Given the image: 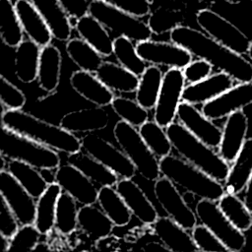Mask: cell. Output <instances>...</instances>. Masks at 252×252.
<instances>
[{"instance_id": "30bf717a", "label": "cell", "mask_w": 252, "mask_h": 252, "mask_svg": "<svg viewBox=\"0 0 252 252\" xmlns=\"http://www.w3.org/2000/svg\"><path fill=\"white\" fill-rule=\"evenodd\" d=\"M185 82L182 69L169 68L163 74L160 91L154 108V119L163 128H166L177 117Z\"/></svg>"}, {"instance_id": "816d5d0a", "label": "cell", "mask_w": 252, "mask_h": 252, "mask_svg": "<svg viewBox=\"0 0 252 252\" xmlns=\"http://www.w3.org/2000/svg\"><path fill=\"white\" fill-rule=\"evenodd\" d=\"M69 16L81 18L89 13L92 0H59Z\"/></svg>"}, {"instance_id": "4316f807", "label": "cell", "mask_w": 252, "mask_h": 252, "mask_svg": "<svg viewBox=\"0 0 252 252\" xmlns=\"http://www.w3.org/2000/svg\"><path fill=\"white\" fill-rule=\"evenodd\" d=\"M76 31L80 37L91 44L103 57L113 54V38L108 30L94 16L86 14L79 18L76 25Z\"/></svg>"}, {"instance_id": "d4e9b609", "label": "cell", "mask_w": 252, "mask_h": 252, "mask_svg": "<svg viewBox=\"0 0 252 252\" xmlns=\"http://www.w3.org/2000/svg\"><path fill=\"white\" fill-rule=\"evenodd\" d=\"M114 223L105 213L94 205H82L78 213V228L93 241L107 238L113 231Z\"/></svg>"}, {"instance_id": "4dcf8cb0", "label": "cell", "mask_w": 252, "mask_h": 252, "mask_svg": "<svg viewBox=\"0 0 252 252\" xmlns=\"http://www.w3.org/2000/svg\"><path fill=\"white\" fill-rule=\"evenodd\" d=\"M252 174V138L245 140L237 157L229 167L224 181L225 192L238 194L243 189Z\"/></svg>"}, {"instance_id": "7402d4cb", "label": "cell", "mask_w": 252, "mask_h": 252, "mask_svg": "<svg viewBox=\"0 0 252 252\" xmlns=\"http://www.w3.org/2000/svg\"><path fill=\"white\" fill-rule=\"evenodd\" d=\"M70 85L77 94L96 106L109 105L115 97L113 91L107 88L94 73L81 69L71 75Z\"/></svg>"}, {"instance_id": "ba28073f", "label": "cell", "mask_w": 252, "mask_h": 252, "mask_svg": "<svg viewBox=\"0 0 252 252\" xmlns=\"http://www.w3.org/2000/svg\"><path fill=\"white\" fill-rule=\"evenodd\" d=\"M195 213L202 224L207 226L228 249L241 251L246 245L244 232L235 227L220 209L217 201L200 199L195 207Z\"/></svg>"}, {"instance_id": "e575fe53", "label": "cell", "mask_w": 252, "mask_h": 252, "mask_svg": "<svg viewBox=\"0 0 252 252\" xmlns=\"http://www.w3.org/2000/svg\"><path fill=\"white\" fill-rule=\"evenodd\" d=\"M6 169L35 199L39 198L48 187L39 169L27 162L18 159H8Z\"/></svg>"}, {"instance_id": "7dc6e473", "label": "cell", "mask_w": 252, "mask_h": 252, "mask_svg": "<svg viewBox=\"0 0 252 252\" xmlns=\"http://www.w3.org/2000/svg\"><path fill=\"white\" fill-rule=\"evenodd\" d=\"M0 100L1 105L6 109H22L27 101L25 94L6 79L0 76Z\"/></svg>"}, {"instance_id": "ee69618b", "label": "cell", "mask_w": 252, "mask_h": 252, "mask_svg": "<svg viewBox=\"0 0 252 252\" xmlns=\"http://www.w3.org/2000/svg\"><path fill=\"white\" fill-rule=\"evenodd\" d=\"M182 22L183 16L181 12L160 6L150 13L147 23L153 33L163 34L170 32L180 26Z\"/></svg>"}, {"instance_id": "60d3db41", "label": "cell", "mask_w": 252, "mask_h": 252, "mask_svg": "<svg viewBox=\"0 0 252 252\" xmlns=\"http://www.w3.org/2000/svg\"><path fill=\"white\" fill-rule=\"evenodd\" d=\"M162 126L154 121H146L139 127V133L153 154L159 159L170 155L172 144Z\"/></svg>"}, {"instance_id": "f907efd6", "label": "cell", "mask_w": 252, "mask_h": 252, "mask_svg": "<svg viewBox=\"0 0 252 252\" xmlns=\"http://www.w3.org/2000/svg\"><path fill=\"white\" fill-rule=\"evenodd\" d=\"M19 224L16 216L4 198L0 197V234L10 239L19 229Z\"/></svg>"}, {"instance_id": "277c9868", "label": "cell", "mask_w": 252, "mask_h": 252, "mask_svg": "<svg viewBox=\"0 0 252 252\" xmlns=\"http://www.w3.org/2000/svg\"><path fill=\"white\" fill-rule=\"evenodd\" d=\"M159 169L162 176L200 199L218 202L225 193L221 182L182 158L168 155L159 158Z\"/></svg>"}, {"instance_id": "83f0119b", "label": "cell", "mask_w": 252, "mask_h": 252, "mask_svg": "<svg viewBox=\"0 0 252 252\" xmlns=\"http://www.w3.org/2000/svg\"><path fill=\"white\" fill-rule=\"evenodd\" d=\"M67 162L81 170L89 179L99 187L115 186L119 180L118 175L114 171L83 150L74 154H69Z\"/></svg>"}, {"instance_id": "d590c367", "label": "cell", "mask_w": 252, "mask_h": 252, "mask_svg": "<svg viewBox=\"0 0 252 252\" xmlns=\"http://www.w3.org/2000/svg\"><path fill=\"white\" fill-rule=\"evenodd\" d=\"M163 73L157 65L148 66L139 78V85L135 92L136 100L148 110L154 109L162 83Z\"/></svg>"}, {"instance_id": "c3c4849f", "label": "cell", "mask_w": 252, "mask_h": 252, "mask_svg": "<svg viewBox=\"0 0 252 252\" xmlns=\"http://www.w3.org/2000/svg\"><path fill=\"white\" fill-rule=\"evenodd\" d=\"M139 18L150 15L153 0H99Z\"/></svg>"}, {"instance_id": "1f68e13d", "label": "cell", "mask_w": 252, "mask_h": 252, "mask_svg": "<svg viewBox=\"0 0 252 252\" xmlns=\"http://www.w3.org/2000/svg\"><path fill=\"white\" fill-rule=\"evenodd\" d=\"M94 74L113 92L135 93L139 85V76L120 64L109 61H104Z\"/></svg>"}, {"instance_id": "8d00e7d4", "label": "cell", "mask_w": 252, "mask_h": 252, "mask_svg": "<svg viewBox=\"0 0 252 252\" xmlns=\"http://www.w3.org/2000/svg\"><path fill=\"white\" fill-rule=\"evenodd\" d=\"M66 52L79 69L87 72L95 73L104 62L103 56L82 37L70 38L66 43Z\"/></svg>"}, {"instance_id": "4fadbf2b", "label": "cell", "mask_w": 252, "mask_h": 252, "mask_svg": "<svg viewBox=\"0 0 252 252\" xmlns=\"http://www.w3.org/2000/svg\"><path fill=\"white\" fill-rule=\"evenodd\" d=\"M0 194L21 225L34 223L36 202L7 170H0Z\"/></svg>"}, {"instance_id": "681fc988", "label": "cell", "mask_w": 252, "mask_h": 252, "mask_svg": "<svg viewBox=\"0 0 252 252\" xmlns=\"http://www.w3.org/2000/svg\"><path fill=\"white\" fill-rule=\"evenodd\" d=\"M213 65L204 59L198 58L197 60H192L186 67L182 69L186 82L189 84L200 82L210 75H212Z\"/></svg>"}, {"instance_id": "7c38bea8", "label": "cell", "mask_w": 252, "mask_h": 252, "mask_svg": "<svg viewBox=\"0 0 252 252\" xmlns=\"http://www.w3.org/2000/svg\"><path fill=\"white\" fill-rule=\"evenodd\" d=\"M155 196L160 207L174 221L187 230H192L197 224L196 213L188 206L176 185L162 176L155 181Z\"/></svg>"}, {"instance_id": "ffe728a7", "label": "cell", "mask_w": 252, "mask_h": 252, "mask_svg": "<svg viewBox=\"0 0 252 252\" xmlns=\"http://www.w3.org/2000/svg\"><path fill=\"white\" fill-rule=\"evenodd\" d=\"M234 81L230 75L220 71L200 82L185 86L182 100L194 105L204 104L230 89Z\"/></svg>"}, {"instance_id": "f35d334b", "label": "cell", "mask_w": 252, "mask_h": 252, "mask_svg": "<svg viewBox=\"0 0 252 252\" xmlns=\"http://www.w3.org/2000/svg\"><path fill=\"white\" fill-rule=\"evenodd\" d=\"M218 205L229 221L241 231H247L252 226V213L237 194L225 192L218 201Z\"/></svg>"}, {"instance_id": "7a4b0ae2", "label": "cell", "mask_w": 252, "mask_h": 252, "mask_svg": "<svg viewBox=\"0 0 252 252\" xmlns=\"http://www.w3.org/2000/svg\"><path fill=\"white\" fill-rule=\"evenodd\" d=\"M1 125L53 150L74 154L82 150L81 139L60 125L43 121L21 109H5Z\"/></svg>"}, {"instance_id": "91938a15", "label": "cell", "mask_w": 252, "mask_h": 252, "mask_svg": "<svg viewBox=\"0 0 252 252\" xmlns=\"http://www.w3.org/2000/svg\"><path fill=\"white\" fill-rule=\"evenodd\" d=\"M251 1H252V0H251Z\"/></svg>"}, {"instance_id": "7bdbcfd3", "label": "cell", "mask_w": 252, "mask_h": 252, "mask_svg": "<svg viewBox=\"0 0 252 252\" xmlns=\"http://www.w3.org/2000/svg\"><path fill=\"white\" fill-rule=\"evenodd\" d=\"M110 105L121 120L126 121L134 127L139 128L142 124L148 121V109L143 107L136 99L115 96Z\"/></svg>"}, {"instance_id": "603a6c76", "label": "cell", "mask_w": 252, "mask_h": 252, "mask_svg": "<svg viewBox=\"0 0 252 252\" xmlns=\"http://www.w3.org/2000/svg\"><path fill=\"white\" fill-rule=\"evenodd\" d=\"M15 8L23 31L28 38L41 47L49 44L53 35L34 5L30 0H16Z\"/></svg>"}, {"instance_id": "11a10c76", "label": "cell", "mask_w": 252, "mask_h": 252, "mask_svg": "<svg viewBox=\"0 0 252 252\" xmlns=\"http://www.w3.org/2000/svg\"><path fill=\"white\" fill-rule=\"evenodd\" d=\"M143 250L145 251H154V250H167L168 249L160 242H150V243H147L144 247H143Z\"/></svg>"}, {"instance_id": "8992f818", "label": "cell", "mask_w": 252, "mask_h": 252, "mask_svg": "<svg viewBox=\"0 0 252 252\" xmlns=\"http://www.w3.org/2000/svg\"><path fill=\"white\" fill-rule=\"evenodd\" d=\"M113 135L120 149L129 158L137 172L148 181L160 177L159 159L153 154L141 137L139 130L124 120L116 122Z\"/></svg>"}, {"instance_id": "44dd1931", "label": "cell", "mask_w": 252, "mask_h": 252, "mask_svg": "<svg viewBox=\"0 0 252 252\" xmlns=\"http://www.w3.org/2000/svg\"><path fill=\"white\" fill-rule=\"evenodd\" d=\"M153 232L159 241L173 252H195L199 251L195 245L192 235L171 218L158 217L152 224Z\"/></svg>"}, {"instance_id": "f5cc1de1", "label": "cell", "mask_w": 252, "mask_h": 252, "mask_svg": "<svg viewBox=\"0 0 252 252\" xmlns=\"http://www.w3.org/2000/svg\"><path fill=\"white\" fill-rule=\"evenodd\" d=\"M57 169V168H56ZM56 169L55 168H40V174L48 185L56 183Z\"/></svg>"}, {"instance_id": "52a82bcc", "label": "cell", "mask_w": 252, "mask_h": 252, "mask_svg": "<svg viewBox=\"0 0 252 252\" xmlns=\"http://www.w3.org/2000/svg\"><path fill=\"white\" fill-rule=\"evenodd\" d=\"M89 14L98 20L116 36H126L139 42L151 39L153 32L142 18L127 13L110 4L99 0H92Z\"/></svg>"}, {"instance_id": "3957f363", "label": "cell", "mask_w": 252, "mask_h": 252, "mask_svg": "<svg viewBox=\"0 0 252 252\" xmlns=\"http://www.w3.org/2000/svg\"><path fill=\"white\" fill-rule=\"evenodd\" d=\"M165 130L173 149L182 158L216 180L220 182L225 181L230 166L219 153L194 136L180 122L173 121Z\"/></svg>"}, {"instance_id": "5b68a950", "label": "cell", "mask_w": 252, "mask_h": 252, "mask_svg": "<svg viewBox=\"0 0 252 252\" xmlns=\"http://www.w3.org/2000/svg\"><path fill=\"white\" fill-rule=\"evenodd\" d=\"M0 155L8 159H18L38 169L58 168L60 157L56 150L44 146L1 125Z\"/></svg>"}, {"instance_id": "2e32d148", "label": "cell", "mask_w": 252, "mask_h": 252, "mask_svg": "<svg viewBox=\"0 0 252 252\" xmlns=\"http://www.w3.org/2000/svg\"><path fill=\"white\" fill-rule=\"evenodd\" d=\"M178 122L188 131L213 149L219 148L222 130L194 104L181 101L177 110Z\"/></svg>"}, {"instance_id": "484cf974", "label": "cell", "mask_w": 252, "mask_h": 252, "mask_svg": "<svg viewBox=\"0 0 252 252\" xmlns=\"http://www.w3.org/2000/svg\"><path fill=\"white\" fill-rule=\"evenodd\" d=\"M40 13L53 37L59 41L71 38L73 28L69 22V15L59 0H30Z\"/></svg>"}, {"instance_id": "cb8c5ba5", "label": "cell", "mask_w": 252, "mask_h": 252, "mask_svg": "<svg viewBox=\"0 0 252 252\" xmlns=\"http://www.w3.org/2000/svg\"><path fill=\"white\" fill-rule=\"evenodd\" d=\"M109 123V115L102 106L73 110L60 119L59 125L72 133H91L104 129Z\"/></svg>"}, {"instance_id": "8fae6325", "label": "cell", "mask_w": 252, "mask_h": 252, "mask_svg": "<svg viewBox=\"0 0 252 252\" xmlns=\"http://www.w3.org/2000/svg\"><path fill=\"white\" fill-rule=\"evenodd\" d=\"M82 150L110 168L121 178H133L137 172L135 165L110 142L95 134H86L81 138Z\"/></svg>"}, {"instance_id": "b9f144b4", "label": "cell", "mask_w": 252, "mask_h": 252, "mask_svg": "<svg viewBox=\"0 0 252 252\" xmlns=\"http://www.w3.org/2000/svg\"><path fill=\"white\" fill-rule=\"evenodd\" d=\"M113 55L121 66L139 77L147 68L146 62L138 54L133 40L126 36H116L114 38Z\"/></svg>"}, {"instance_id": "ab89813d", "label": "cell", "mask_w": 252, "mask_h": 252, "mask_svg": "<svg viewBox=\"0 0 252 252\" xmlns=\"http://www.w3.org/2000/svg\"><path fill=\"white\" fill-rule=\"evenodd\" d=\"M78 202L68 193L60 194L56 206L55 230L62 235H70L78 228Z\"/></svg>"}, {"instance_id": "680465c9", "label": "cell", "mask_w": 252, "mask_h": 252, "mask_svg": "<svg viewBox=\"0 0 252 252\" xmlns=\"http://www.w3.org/2000/svg\"><path fill=\"white\" fill-rule=\"evenodd\" d=\"M247 54H248L249 58L252 59V40H250V45H249V49H248Z\"/></svg>"}, {"instance_id": "836d02e7", "label": "cell", "mask_w": 252, "mask_h": 252, "mask_svg": "<svg viewBox=\"0 0 252 252\" xmlns=\"http://www.w3.org/2000/svg\"><path fill=\"white\" fill-rule=\"evenodd\" d=\"M114 186H102L98 189L97 204L115 226L127 225L132 213Z\"/></svg>"}, {"instance_id": "d6986e66", "label": "cell", "mask_w": 252, "mask_h": 252, "mask_svg": "<svg viewBox=\"0 0 252 252\" xmlns=\"http://www.w3.org/2000/svg\"><path fill=\"white\" fill-rule=\"evenodd\" d=\"M132 215L142 223L152 225L158 218V212L153 203L148 199L142 188L132 178H121L115 185Z\"/></svg>"}, {"instance_id": "db71d44e", "label": "cell", "mask_w": 252, "mask_h": 252, "mask_svg": "<svg viewBox=\"0 0 252 252\" xmlns=\"http://www.w3.org/2000/svg\"><path fill=\"white\" fill-rule=\"evenodd\" d=\"M244 203L246 207L252 213V174L245 186V195H244Z\"/></svg>"}, {"instance_id": "f1b7e54d", "label": "cell", "mask_w": 252, "mask_h": 252, "mask_svg": "<svg viewBox=\"0 0 252 252\" xmlns=\"http://www.w3.org/2000/svg\"><path fill=\"white\" fill-rule=\"evenodd\" d=\"M62 55L57 46L49 43L41 47L37 82L41 90L52 93L57 90L60 83Z\"/></svg>"}, {"instance_id": "9f6ffc18", "label": "cell", "mask_w": 252, "mask_h": 252, "mask_svg": "<svg viewBox=\"0 0 252 252\" xmlns=\"http://www.w3.org/2000/svg\"><path fill=\"white\" fill-rule=\"evenodd\" d=\"M49 250V246L46 243H41L38 242V244L35 246V248L33 249V251H47Z\"/></svg>"}, {"instance_id": "6f0895ef", "label": "cell", "mask_w": 252, "mask_h": 252, "mask_svg": "<svg viewBox=\"0 0 252 252\" xmlns=\"http://www.w3.org/2000/svg\"><path fill=\"white\" fill-rule=\"evenodd\" d=\"M223 1H225V2H227L229 4H232V5H235V4L241 3L243 0H223Z\"/></svg>"}, {"instance_id": "bcb514c9", "label": "cell", "mask_w": 252, "mask_h": 252, "mask_svg": "<svg viewBox=\"0 0 252 252\" xmlns=\"http://www.w3.org/2000/svg\"><path fill=\"white\" fill-rule=\"evenodd\" d=\"M192 238L199 251L224 252L228 249L224 244L204 224H196L192 229Z\"/></svg>"}, {"instance_id": "d6a6232c", "label": "cell", "mask_w": 252, "mask_h": 252, "mask_svg": "<svg viewBox=\"0 0 252 252\" xmlns=\"http://www.w3.org/2000/svg\"><path fill=\"white\" fill-rule=\"evenodd\" d=\"M62 193L59 184L48 185L46 190L36 200L34 225L42 235L50 233L55 228V214L58 198Z\"/></svg>"}, {"instance_id": "74e56055", "label": "cell", "mask_w": 252, "mask_h": 252, "mask_svg": "<svg viewBox=\"0 0 252 252\" xmlns=\"http://www.w3.org/2000/svg\"><path fill=\"white\" fill-rule=\"evenodd\" d=\"M24 33L15 3L0 0V37L4 44L16 48L24 40Z\"/></svg>"}, {"instance_id": "f6af8a7d", "label": "cell", "mask_w": 252, "mask_h": 252, "mask_svg": "<svg viewBox=\"0 0 252 252\" xmlns=\"http://www.w3.org/2000/svg\"><path fill=\"white\" fill-rule=\"evenodd\" d=\"M40 235L34 223L24 224L10 238L8 251H33L38 244Z\"/></svg>"}, {"instance_id": "6da1fadb", "label": "cell", "mask_w": 252, "mask_h": 252, "mask_svg": "<svg viewBox=\"0 0 252 252\" xmlns=\"http://www.w3.org/2000/svg\"><path fill=\"white\" fill-rule=\"evenodd\" d=\"M170 41L184 47L197 58L204 59L236 82L252 81V63L243 55L220 44L206 32L187 26H178L169 32Z\"/></svg>"}, {"instance_id": "ac0fdd59", "label": "cell", "mask_w": 252, "mask_h": 252, "mask_svg": "<svg viewBox=\"0 0 252 252\" xmlns=\"http://www.w3.org/2000/svg\"><path fill=\"white\" fill-rule=\"evenodd\" d=\"M247 130L248 118L242 109L237 110L226 117L218 153L228 163L233 162L241 150L247 139Z\"/></svg>"}, {"instance_id": "5bb4252c", "label": "cell", "mask_w": 252, "mask_h": 252, "mask_svg": "<svg viewBox=\"0 0 252 252\" xmlns=\"http://www.w3.org/2000/svg\"><path fill=\"white\" fill-rule=\"evenodd\" d=\"M140 57L151 65L183 69L192 61V53L184 47L166 41L147 39L136 43Z\"/></svg>"}, {"instance_id": "9a60e30c", "label": "cell", "mask_w": 252, "mask_h": 252, "mask_svg": "<svg viewBox=\"0 0 252 252\" xmlns=\"http://www.w3.org/2000/svg\"><path fill=\"white\" fill-rule=\"evenodd\" d=\"M252 103V81L238 83L219 96L204 103L202 112L211 120H219Z\"/></svg>"}, {"instance_id": "f546056e", "label": "cell", "mask_w": 252, "mask_h": 252, "mask_svg": "<svg viewBox=\"0 0 252 252\" xmlns=\"http://www.w3.org/2000/svg\"><path fill=\"white\" fill-rule=\"evenodd\" d=\"M41 46L32 39H24L15 50V75L22 83L29 84L37 79Z\"/></svg>"}, {"instance_id": "e0dca14e", "label": "cell", "mask_w": 252, "mask_h": 252, "mask_svg": "<svg viewBox=\"0 0 252 252\" xmlns=\"http://www.w3.org/2000/svg\"><path fill=\"white\" fill-rule=\"evenodd\" d=\"M56 183L81 205H94L97 202L98 189L95 184L68 162L56 169Z\"/></svg>"}, {"instance_id": "9c48e42d", "label": "cell", "mask_w": 252, "mask_h": 252, "mask_svg": "<svg viewBox=\"0 0 252 252\" xmlns=\"http://www.w3.org/2000/svg\"><path fill=\"white\" fill-rule=\"evenodd\" d=\"M196 22L204 32L220 44L238 54H247L250 39L236 26L217 12L202 9L196 15Z\"/></svg>"}]
</instances>
